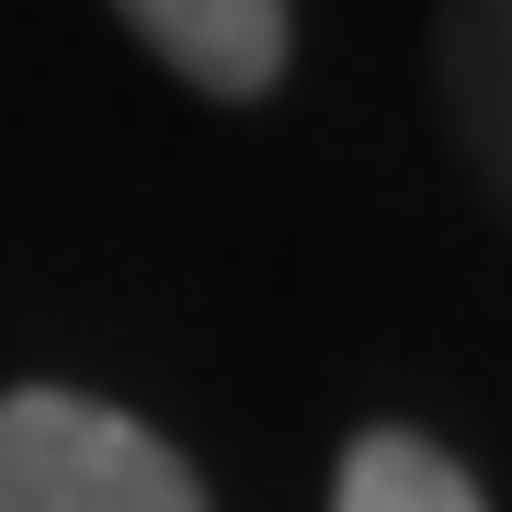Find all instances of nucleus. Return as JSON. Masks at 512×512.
I'll list each match as a JSON object with an SVG mask.
<instances>
[{"instance_id":"obj_1","label":"nucleus","mask_w":512,"mask_h":512,"mask_svg":"<svg viewBox=\"0 0 512 512\" xmlns=\"http://www.w3.org/2000/svg\"><path fill=\"white\" fill-rule=\"evenodd\" d=\"M0 512H205V490L148 421L69 399V387H12L0 399Z\"/></svg>"},{"instance_id":"obj_2","label":"nucleus","mask_w":512,"mask_h":512,"mask_svg":"<svg viewBox=\"0 0 512 512\" xmlns=\"http://www.w3.org/2000/svg\"><path fill=\"white\" fill-rule=\"evenodd\" d=\"M114 12L217 103H251L285 80V0H114Z\"/></svg>"},{"instance_id":"obj_3","label":"nucleus","mask_w":512,"mask_h":512,"mask_svg":"<svg viewBox=\"0 0 512 512\" xmlns=\"http://www.w3.org/2000/svg\"><path fill=\"white\" fill-rule=\"evenodd\" d=\"M433 69H444V114L467 137V171L512 217V0H444Z\"/></svg>"},{"instance_id":"obj_4","label":"nucleus","mask_w":512,"mask_h":512,"mask_svg":"<svg viewBox=\"0 0 512 512\" xmlns=\"http://www.w3.org/2000/svg\"><path fill=\"white\" fill-rule=\"evenodd\" d=\"M330 512H490V501L467 490V467L444 456V444H421V433H365V444L342 456Z\"/></svg>"}]
</instances>
